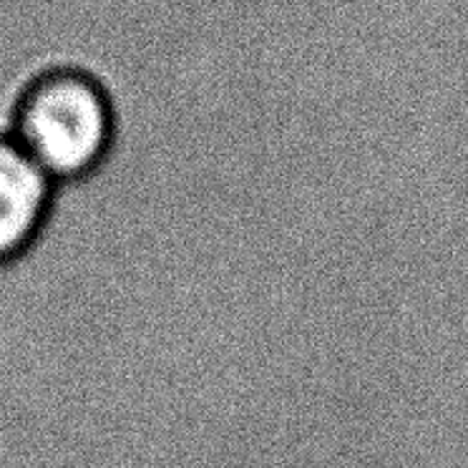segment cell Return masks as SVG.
<instances>
[{
    "instance_id": "6da1fadb",
    "label": "cell",
    "mask_w": 468,
    "mask_h": 468,
    "mask_svg": "<svg viewBox=\"0 0 468 468\" xmlns=\"http://www.w3.org/2000/svg\"><path fill=\"white\" fill-rule=\"evenodd\" d=\"M113 133L112 96L79 66L36 73L13 106L11 136L56 184L96 172L112 149Z\"/></svg>"
},
{
    "instance_id": "7a4b0ae2",
    "label": "cell",
    "mask_w": 468,
    "mask_h": 468,
    "mask_svg": "<svg viewBox=\"0 0 468 468\" xmlns=\"http://www.w3.org/2000/svg\"><path fill=\"white\" fill-rule=\"evenodd\" d=\"M53 182L11 133H0V265L28 252L46 227Z\"/></svg>"
}]
</instances>
